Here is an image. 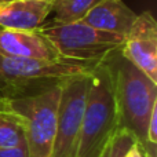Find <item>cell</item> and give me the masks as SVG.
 Listing matches in <instances>:
<instances>
[{
	"label": "cell",
	"instance_id": "obj_4",
	"mask_svg": "<svg viewBox=\"0 0 157 157\" xmlns=\"http://www.w3.org/2000/svg\"><path fill=\"white\" fill-rule=\"evenodd\" d=\"M61 84L62 81L39 94L0 102V109L18 114L24 121L29 157H51Z\"/></svg>",
	"mask_w": 157,
	"mask_h": 157
},
{
	"label": "cell",
	"instance_id": "obj_5",
	"mask_svg": "<svg viewBox=\"0 0 157 157\" xmlns=\"http://www.w3.org/2000/svg\"><path fill=\"white\" fill-rule=\"evenodd\" d=\"M37 30L52 44L62 59L78 62H101L119 50L125 40L123 36L95 29L80 21L43 25Z\"/></svg>",
	"mask_w": 157,
	"mask_h": 157
},
{
	"label": "cell",
	"instance_id": "obj_6",
	"mask_svg": "<svg viewBox=\"0 0 157 157\" xmlns=\"http://www.w3.org/2000/svg\"><path fill=\"white\" fill-rule=\"evenodd\" d=\"M88 75L68 77L61 84L51 157H76L77 155Z\"/></svg>",
	"mask_w": 157,
	"mask_h": 157
},
{
	"label": "cell",
	"instance_id": "obj_3",
	"mask_svg": "<svg viewBox=\"0 0 157 157\" xmlns=\"http://www.w3.org/2000/svg\"><path fill=\"white\" fill-rule=\"evenodd\" d=\"M98 63L71 59L36 61L0 52V102L39 94L76 75H88Z\"/></svg>",
	"mask_w": 157,
	"mask_h": 157
},
{
	"label": "cell",
	"instance_id": "obj_2",
	"mask_svg": "<svg viewBox=\"0 0 157 157\" xmlns=\"http://www.w3.org/2000/svg\"><path fill=\"white\" fill-rule=\"evenodd\" d=\"M110 66L120 128L131 131L146 146V128L153 106L157 103V83L128 62L120 48L105 58Z\"/></svg>",
	"mask_w": 157,
	"mask_h": 157
},
{
	"label": "cell",
	"instance_id": "obj_7",
	"mask_svg": "<svg viewBox=\"0 0 157 157\" xmlns=\"http://www.w3.org/2000/svg\"><path fill=\"white\" fill-rule=\"evenodd\" d=\"M120 54L157 83V24L150 11L136 15Z\"/></svg>",
	"mask_w": 157,
	"mask_h": 157
},
{
	"label": "cell",
	"instance_id": "obj_17",
	"mask_svg": "<svg viewBox=\"0 0 157 157\" xmlns=\"http://www.w3.org/2000/svg\"><path fill=\"white\" fill-rule=\"evenodd\" d=\"M144 147H145L146 157H156V145H146Z\"/></svg>",
	"mask_w": 157,
	"mask_h": 157
},
{
	"label": "cell",
	"instance_id": "obj_12",
	"mask_svg": "<svg viewBox=\"0 0 157 157\" xmlns=\"http://www.w3.org/2000/svg\"><path fill=\"white\" fill-rule=\"evenodd\" d=\"M25 138V125L18 114L0 109V149L13 147Z\"/></svg>",
	"mask_w": 157,
	"mask_h": 157
},
{
	"label": "cell",
	"instance_id": "obj_18",
	"mask_svg": "<svg viewBox=\"0 0 157 157\" xmlns=\"http://www.w3.org/2000/svg\"><path fill=\"white\" fill-rule=\"evenodd\" d=\"M6 2H10V0H0V3H6Z\"/></svg>",
	"mask_w": 157,
	"mask_h": 157
},
{
	"label": "cell",
	"instance_id": "obj_16",
	"mask_svg": "<svg viewBox=\"0 0 157 157\" xmlns=\"http://www.w3.org/2000/svg\"><path fill=\"white\" fill-rule=\"evenodd\" d=\"M125 157H146V153H145V147L142 146L139 142H135L132 146L130 147V150L127 152Z\"/></svg>",
	"mask_w": 157,
	"mask_h": 157
},
{
	"label": "cell",
	"instance_id": "obj_9",
	"mask_svg": "<svg viewBox=\"0 0 157 157\" xmlns=\"http://www.w3.org/2000/svg\"><path fill=\"white\" fill-rule=\"evenodd\" d=\"M55 0H10L0 6V26L37 30L52 13Z\"/></svg>",
	"mask_w": 157,
	"mask_h": 157
},
{
	"label": "cell",
	"instance_id": "obj_19",
	"mask_svg": "<svg viewBox=\"0 0 157 157\" xmlns=\"http://www.w3.org/2000/svg\"><path fill=\"white\" fill-rule=\"evenodd\" d=\"M2 4H3V3H0V6H2Z\"/></svg>",
	"mask_w": 157,
	"mask_h": 157
},
{
	"label": "cell",
	"instance_id": "obj_15",
	"mask_svg": "<svg viewBox=\"0 0 157 157\" xmlns=\"http://www.w3.org/2000/svg\"><path fill=\"white\" fill-rule=\"evenodd\" d=\"M0 157H29V149H28L26 139H22L18 145L13 147H4L0 149Z\"/></svg>",
	"mask_w": 157,
	"mask_h": 157
},
{
	"label": "cell",
	"instance_id": "obj_8",
	"mask_svg": "<svg viewBox=\"0 0 157 157\" xmlns=\"http://www.w3.org/2000/svg\"><path fill=\"white\" fill-rule=\"evenodd\" d=\"M0 52L36 61L62 59L52 44L39 30L7 29L0 26Z\"/></svg>",
	"mask_w": 157,
	"mask_h": 157
},
{
	"label": "cell",
	"instance_id": "obj_14",
	"mask_svg": "<svg viewBox=\"0 0 157 157\" xmlns=\"http://www.w3.org/2000/svg\"><path fill=\"white\" fill-rule=\"evenodd\" d=\"M146 144L157 145V103L153 106L146 128Z\"/></svg>",
	"mask_w": 157,
	"mask_h": 157
},
{
	"label": "cell",
	"instance_id": "obj_13",
	"mask_svg": "<svg viewBox=\"0 0 157 157\" xmlns=\"http://www.w3.org/2000/svg\"><path fill=\"white\" fill-rule=\"evenodd\" d=\"M138 142L136 136L125 128H119L109 139L99 157H125L130 147Z\"/></svg>",
	"mask_w": 157,
	"mask_h": 157
},
{
	"label": "cell",
	"instance_id": "obj_11",
	"mask_svg": "<svg viewBox=\"0 0 157 157\" xmlns=\"http://www.w3.org/2000/svg\"><path fill=\"white\" fill-rule=\"evenodd\" d=\"M101 0H55L54 19L51 24H72L77 22Z\"/></svg>",
	"mask_w": 157,
	"mask_h": 157
},
{
	"label": "cell",
	"instance_id": "obj_1",
	"mask_svg": "<svg viewBox=\"0 0 157 157\" xmlns=\"http://www.w3.org/2000/svg\"><path fill=\"white\" fill-rule=\"evenodd\" d=\"M120 128L110 66L103 59L88 75L86 105L76 157H99Z\"/></svg>",
	"mask_w": 157,
	"mask_h": 157
},
{
	"label": "cell",
	"instance_id": "obj_10",
	"mask_svg": "<svg viewBox=\"0 0 157 157\" xmlns=\"http://www.w3.org/2000/svg\"><path fill=\"white\" fill-rule=\"evenodd\" d=\"M136 15L121 0H101L94 6L80 22L105 32L127 37Z\"/></svg>",
	"mask_w": 157,
	"mask_h": 157
}]
</instances>
